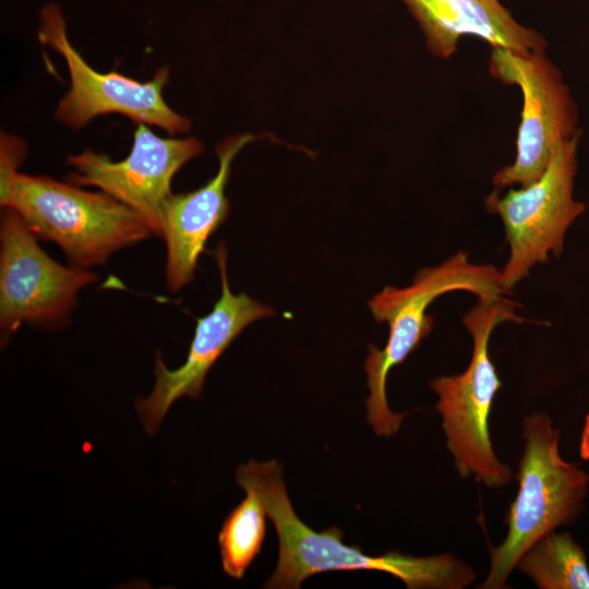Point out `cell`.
<instances>
[{
    "label": "cell",
    "mask_w": 589,
    "mask_h": 589,
    "mask_svg": "<svg viewBox=\"0 0 589 589\" xmlns=\"http://www.w3.org/2000/svg\"><path fill=\"white\" fill-rule=\"evenodd\" d=\"M236 480L259 494L278 537V560L267 588L297 589L308 577L333 570L384 572L409 589H462L476 578L470 566L449 553L416 557L390 551L373 556L344 543L338 527L313 530L296 514L276 460L240 465Z\"/></svg>",
    "instance_id": "cell-1"
},
{
    "label": "cell",
    "mask_w": 589,
    "mask_h": 589,
    "mask_svg": "<svg viewBox=\"0 0 589 589\" xmlns=\"http://www.w3.org/2000/svg\"><path fill=\"white\" fill-rule=\"evenodd\" d=\"M466 290L478 297L507 294L502 285V272L492 265L470 263L468 254L459 251L438 266L419 271L410 286L385 287L369 301L376 322H386L389 335L383 349L369 346L364 361L369 397L366 418L377 436H393L400 428L406 412L395 413L386 398L389 371L400 364L432 330L434 320L426 314L429 305L441 294Z\"/></svg>",
    "instance_id": "cell-2"
},
{
    "label": "cell",
    "mask_w": 589,
    "mask_h": 589,
    "mask_svg": "<svg viewBox=\"0 0 589 589\" xmlns=\"http://www.w3.org/2000/svg\"><path fill=\"white\" fill-rule=\"evenodd\" d=\"M516 303L504 296H481L464 316L472 337L471 361L465 372L440 376L431 382L438 396L436 410L442 417L446 446L458 474L470 476L491 489H500L513 478L493 449L489 419L494 397L502 386L490 358L489 341L494 327L503 322H524L515 312Z\"/></svg>",
    "instance_id": "cell-3"
},
{
    "label": "cell",
    "mask_w": 589,
    "mask_h": 589,
    "mask_svg": "<svg viewBox=\"0 0 589 589\" xmlns=\"http://www.w3.org/2000/svg\"><path fill=\"white\" fill-rule=\"evenodd\" d=\"M525 446L517 471L518 492L506 517L507 534L491 550L481 589H500L522 554L539 539L574 520L588 491L589 476L558 452L560 430L544 413L522 420Z\"/></svg>",
    "instance_id": "cell-4"
},
{
    "label": "cell",
    "mask_w": 589,
    "mask_h": 589,
    "mask_svg": "<svg viewBox=\"0 0 589 589\" xmlns=\"http://www.w3.org/2000/svg\"><path fill=\"white\" fill-rule=\"evenodd\" d=\"M8 207L38 239L58 244L72 266L84 269L104 265L152 233L136 212L110 195L50 177L19 173Z\"/></svg>",
    "instance_id": "cell-5"
},
{
    "label": "cell",
    "mask_w": 589,
    "mask_h": 589,
    "mask_svg": "<svg viewBox=\"0 0 589 589\" xmlns=\"http://www.w3.org/2000/svg\"><path fill=\"white\" fill-rule=\"evenodd\" d=\"M489 71L500 82L517 86L522 95L515 159L497 170L492 181L497 188L526 187L543 175L564 143L582 133L578 107L545 49L519 52L491 47Z\"/></svg>",
    "instance_id": "cell-6"
},
{
    "label": "cell",
    "mask_w": 589,
    "mask_h": 589,
    "mask_svg": "<svg viewBox=\"0 0 589 589\" xmlns=\"http://www.w3.org/2000/svg\"><path fill=\"white\" fill-rule=\"evenodd\" d=\"M581 136L564 143L534 182L503 195L496 189L485 200L488 209L502 219L509 244L510 255L501 271L502 285L508 291L536 264L545 263L550 253L561 255L568 228L586 211V205L574 199Z\"/></svg>",
    "instance_id": "cell-7"
},
{
    "label": "cell",
    "mask_w": 589,
    "mask_h": 589,
    "mask_svg": "<svg viewBox=\"0 0 589 589\" xmlns=\"http://www.w3.org/2000/svg\"><path fill=\"white\" fill-rule=\"evenodd\" d=\"M97 279L94 272L52 260L21 215L4 207L0 220L2 344L24 323L41 328L64 326L77 305L79 291Z\"/></svg>",
    "instance_id": "cell-8"
},
{
    "label": "cell",
    "mask_w": 589,
    "mask_h": 589,
    "mask_svg": "<svg viewBox=\"0 0 589 589\" xmlns=\"http://www.w3.org/2000/svg\"><path fill=\"white\" fill-rule=\"evenodd\" d=\"M38 40L58 51L67 63L71 87L59 101L56 118L68 127L79 129L97 116L116 112L135 123L157 125L170 134L190 131L191 120L173 111L163 97L169 82V67L159 68L147 82L115 71H95L69 41L65 21L53 3L40 12Z\"/></svg>",
    "instance_id": "cell-9"
},
{
    "label": "cell",
    "mask_w": 589,
    "mask_h": 589,
    "mask_svg": "<svg viewBox=\"0 0 589 589\" xmlns=\"http://www.w3.org/2000/svg\"><path fill=\"white\" fill-rule=\"evenodd\" d=\"M127 158L113 161L105 154L86 149L71 155L74 168L69 181L79 187H96L136 212L152 233H161L163 206L171 193L177 171L204 151L196 137H160L145 123H136Z\"/></svg>",
    "instance_id": "cell-10"
},
{
    "label": "cell",
    "mask_w": 589,
    "mask_h": 589,
    "mask_svg": "<svg viewBox=\"0 0 589 589\" xmlns=\"http://www.w3.org/2000/svg\"><path fill=\"white\" fill-rule=\"evenodd\" d=\"M221 292L212 311L196 320L185 362L170 370L159 352L155 356V385L146 398L136 399V411L148 435H155L172 404L181 398L197 399L209 369L230 344L253 322L275 311L245 293H233L227 276V249L220 242L215 253Z\"/></svg>",
    "instance_id": "cell-11"
},
{
    "label": "cell",
    "mask_w": 589,
    "mask_h": 589,
    "mask_svg": "<svg viewBox=\"0 0 589 589\" xmlns=\"http://www.w3.org/2000/svg\"><path fill=\"white\" fill-rule=\"evenodd\" d=\"M255 140L256 135L248 133L225 137L216 147L219 160L216 176L194 191L171 194L164 203L160 237L167 247L169 290L178 291L194 278L208 238L227 219L230 211L225 191L233 159Z\"/></svg>",
    "instance_id": "cell-12"
},
{
    "label": "cell",
    "mask_w": 589,
    "mask_h": 589,
    "mask_svg": "<svg viewBox=\"0 0 589 589\" xmlns=\"http://www.w3.org/2000/svg\"><path fill=\"white\" fill-rule=\"evenodd\" d=\"M418 23L430 53L448 59L464 36L519 52L544 50L545 37L519 23L501 0H400Z\"/></svg>",
    "instance_id": "cell-13"
},
{
    "label": "cell",
    "mask_w": 589,
    "mask_h": 589,
    "mask_svg": "<svg viewBox=\"0 0 589 589\" xmlns=\"http://www.w3.org/2000/svg\"><path fill=\"white\" fill-rule=\"evenodd\" d=\"M516 567L541 589H589L586 554L568 532L545 534L522 554Z\"/></svg>",
    "instance_id": "cell-14"
},
{
    "label": "cell",
    "mask_w": 589,
    "mask_h": 589,
    "mask_svg": "<svg viewBox=\"0 0 589 589\" xmlns=\"http://www.w3.org/2000/svg\"><path fill=\"white\" fill-rule=\"evenodd\" d=\"M245 497L225 518L218 533L224 573L241 579L260 554L266 532V508L259 494L244 489Z\"/></svg>",
    "instance_id": "cell-15"
},
{
    "label": "cell",
    "mask_w": 589,
    "mask_h": 589,
    "mask_svg": "<svg viewBox=\"0 0 589 589\" xmlns=\"http://www.w3.org/2000/svg\"><path fill=\"white\" fill-rule=\"evenodd\" d=\"M26 154L24 142L14 135L1 133L0 142V203L8 207L11 201L13 185L20 172L19 166Z\"/></svg>",
    "instance_id": "cell-16"
},
{
    "label": "cell",
    "mask_w": 589,
    "mask_h": 589,
    "mask_svg": "<svg viewBox=\"0 0 589 589\" xmlns=\"http://www.w3.org/2000/svg\"><path fill=\"white\" fill-rule=\"evenodd\" d=\"M580 457L589 459V414L586 418L580 440Z\"/></svg>",
    "instance_id": "cell-17"
}]
</instances>
